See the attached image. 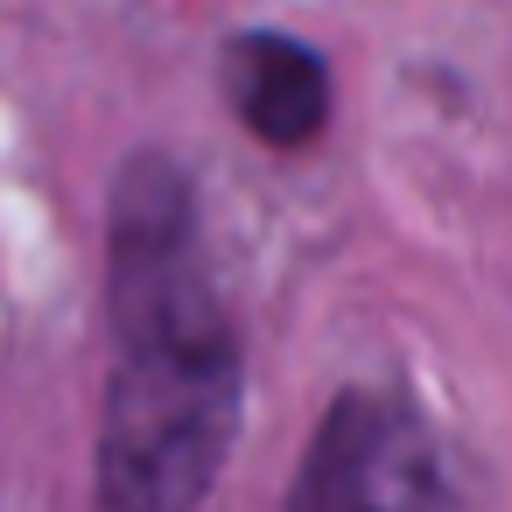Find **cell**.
<instances>
[{
  "label": "cell",
  "instance_id": "6da1fadb",
  "mask_svg": "<svg viewBox=\"0 0 512 512\" xmlns=\"http://www.w3.org/2000/svg\"><path fill=\"white\" fill-rule=\"evenodd\" d=\"M113 386L99 421V512H197L239 442L246 351L211 288L190 169L141 148L113 176L106 232Z\"/></svg>",
  "mask_w": 512,
  "mask_h": 512
},
{
  "label": "cell",
  "instance_id": "7a4b0ae2",
  "mask_svg": "<svg viewBox=\"0 0 512 512\" xmlns=\"http://www.w3.org/2000/svg\"><path fill=\"white\" fill-rule=\"evenodd\" d=\"M288 512H456L428 421L400 393L351 386L330 400L295 484Z\"/></svg>",
  "mask_w": 512,
  "mask_h": 512
},
{
  "label": "cell",
  "instance_id": "3957f363",
  "mask_svg": "<svg viewBox=\"0 0 512 512\" xmlns=\"http://www.w3.org/2000/svg\"><path fill=\"white\" fill-rule=\"evenodd\" d=\"M225 106L260 148H309L330 127V64L281 29H246L225 43Z\"/></svg>",
  "mask_w": 512,
  "mask_h": 512
}]
</instances>
